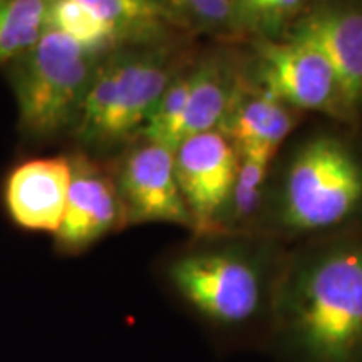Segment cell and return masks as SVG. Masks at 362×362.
I'll use <instances>...</instances> for the list:
<instances>
[{
    "instance_id": "obj_13",
    "label": "cell",
    "mask_w": 362,
    "mask_h": 362,
    "mask_svg": "<svg viewBox=\"0 0 362 362\" xmlns=\"http://www.w3.org/2000/svg\"><path fill=\"white\" fill-rule=\"evenodd\" d=\"M242 79L243 72L226 54H208L193 62L183 139L220 129Z\"/></svg>"
},
{
    "instance_id": "obj_17",
    "label": "cell",
    "mask_w": 362,
    "mask_h": 362,
    "mask_svg": "<svg viewBox=\"0 0 362 362\" xmlns=\"http://www.w3.org/2000/svg\"><path fill=\"white\" fill-rule=\"evenodd\" d=\"M47 27L67 35L98 57L123 47L112 27L99 19L79 0H49Z\"/></svg>"
},
{
    "instance_id": "obj_20",
    "label": "cell",
    "mask_w": 362,
    "mask_h": 362,
    "mask_svg": "<svg viewBox=\"0 0 362 362\" xmlns=\"http://www.w3.org/2000/svg\"><path fill=\"white\" fill-rule=\"evenodd\" d=\"M309 0H232L240 33L253 30L262 37L287 25Z\"/></svg>"
},
{
    "instance_id": "obj_11",
    "label": "cell",
    "mask_w": 362,
    "mask_h": 362,
    "mask_svg": "<svg viewBox=\"0 0 362 362\" xmlns=\"http://www.w3.org/2000/svg\"><path fill=\"white\" fill-rule=\"evenodd\" d=\"M69 183V156L35 158L16 166L4 188L13 223L33 232L56 233L64 215Z\"/></svg>"
},
{
    "instance_id": "obj_1",
    "label": "cell",
    "mask_w": 362,
    "mask_h": 362,
    "mask_svg": "<svg viewBox=\"0 0 362 362\" xmlns=\"http://www.w3.org/2000/svg\"><path fill=\"white\" fill-rule=\"evenodd\" d=\"M264 352L275 362H362V226L285 250Z\"/></svg>"
},
{
    "instance_id": "obj_10",
    "label": "cell",
    "mask_w": 362,
    "mask_h": 362,
    "mask_svg": "<svg viewBox=\"0 0 362 362\" xmlns=\"http://www.w3.org/2000/svg\"><path fill=\"white\" fill-rule=\"evenodd\" d=\"M284 37L322 54L336 78L351 123L362 115V8L324 6L288 24Z\"/></svg>"
},
{
    "instance_id": "obj_3",
    "label": "cell",
    "mask_w": 362,
    "mask_h": 362,
    "mask_svg": "<svg viewBox=\"0 0 362 362\" xmlns=\"http://www.w3.org/2000/svg\"><path fill=\"white\" fill-rule=\"evenodd\" d=\"M362 226V151L346 136L317 133L288 158L260 235L280 243Z\"/></svg>"
},
{
    "instance_id": "obj_8",
    "label": "cell",
    "mask_w": 362,
    "mask_h": 362,
    "mask_svg": "<svg viewBox=\"0 0 362 362\" xmlns=\"http://www.w3.org/2000/svg\"><path fill=\"white\" fill-rule=\"evenodd\" d=\"M124 223H170L192 232L193 223L181 197L173 151L138 139L115 175Z\"/></svg>"
},
{
    "instance_id": "obj_7",
    "label": "cell",
    "mask_w": 362,
    "mask_h": 362,
    "mask_svg": "<svg viewBox=\"0 0 362 362\" xmlns=\"http://www.w3.org/2000/svg\"><path fill=\"white\" fill-rule=\"evenodd\" d=\"M175 173L192 218V235H215L238 168V153L220 131L185 138L173 151Z\"/></svg>"
},
{
    "instance_id": "obj_9",
    "label": "cell",
    "mask_w": 362,
    "mask_h": 362,
    "mask_svg": "<svg viewBox=\"0 0 362 362\" xmlns=\"http://www.w3.org/2000/svg\"><path fill=\"white\" fill-rule=\"evenodd\" d=\"M69 160L71 183L54 240L57 252L76 255L126 223L115 176L83 153Z\"/></svg>"
},
{
    "instance_id": "obj_12",
    "label": "cell",
    "mask_w": 362,
    "mask_h": 362,
    "mask_svg": "<svg viewBox=\"0 0 362 362\" xmlns=\"http://www.w3.org/2000/svg\"><path fill=\"white\" fill-rule=\"evenodd\" d=\"M297 116L298 111L253 84L243 74L218 131L230 139L235 149L270 148L277 151L296 128Z\"/></svg>"
},
{
    "instance_id": "obj_15",
    "label": "cell",
    "mask_w": 362,
    "mask_h": 362,
    "mask_svg": "<svg viewBox=\"0 0 362 362\" xmlns=\"http://www.w3.org/2000/svg\"><path fill=\"white\" fill-rule=\"evenodd\" d=\"M112 27L123 45L163 42L166 33L181 29L158 0H79Z\"/></svg>"
},
{
    "instance_id": "obj_16",
    "label": "cell",
    "mask_w": 362,
    "mask_h": 362,
    "mask_svg": "<svg viewBox=\"0 0 362 362\" xmlns=\"http://www.w3.org/2000/svg\"><path fill=\"white\" fill-rule=\"evenodd\" d=\"M49 0H0V64L16 62L47 29Z\"/></svg>"
},
{
    "instance_id": "obj_18",
    "label": "cell",
    "mask_w": 362,
    "mask_h": 362,
    "mask_svg": "<svg viewBox=\"0 0 362 362\" xmlns=\"http://www.w3.org/2000/svg\"><path fill=\"white\" fill-rule=\"evenodd\" d=\"M192 67L193 62H188L170 81L153 107L139 139L160 144L163 148H168L170 151H175L181 143L189 86H192Z\"/></svg>"
},
{
    "instance_id": "obj_5",
    "label": "cell",
    "mask_w": 362,
    "mask_h": 362,
    "mask_svg": "<svg viewBox=\"0 0 362 362\" xmlns=\"http://www.w3.org/2000/svg\"><path fill=\"white\" fill-rule=\"evenodd\" d=\"M99 59L47 27L39 42L16 61L21 129L35 139L72 129Z\"/></svg>"
},
{
    "instance_id": "obj_4",
    "label": "cell",
    "mask_w": 362,
    "mask_h": 362,
    "mask_svg": "<svg viewBox=\"0 0 362 362\" xmlns=\"http://www.w3.org/2000/svg\"><path fill=\"white\" fill-rule=\"evenodd\" d=\"M187 64L165 40L123 45L103 56L72 126L76 138L99 149L139 139L163 90Z\"/></svg>"
},
{
    "instance_id": "obj_2",
    "label": "cell",
    "mask_w": 362,
    "mask_h": 362,
    "mask_svg": "<svg viewBox=\"0 0 362 362\" xmlns=\"http://www.w3.org/2000/svg\"><path fill=\"white\" fill-rule=\"evenodd\" d=\"M285 250L264 235H193L161 264L175 302L218 351H265Z\"/></svg>"
},
{
    "instance_id": "obj_21",
    "label": "cell",
    "mask_w": 362,
    "mask_h": 362,
    "mask_svg": "<svg viewBox=\"0 0 362 362\" xmlns=\"http://www.w3.org/2000/svg\"><path fill=\"white\" fill-rule=\"evenodd\" d=\"M359 2H361V6H362V0H359Z\"/></svg>"
},
{
    "instance_id": "obj_6",
    "label": "cell",
    "mask_w": 362,
    "mask_h": 362,
    "mask_svg": "<svg viewBox=\"0 0 362 362\" xmlns=\"http://www.w3.org/2000/svg\"><path fill=\"white\" fill-rule=\"evenodd\" d=\"M248 79L296 111H317L351 123L322 54L292 39L262 37L253 44Z\"/></svg>"
},
{
    "instance_id": "obj_14",
    "label": "cell",
    "mask_w": 362,
    "mask_h": 362,
    "mask_svg": "<svg viewBox=\"0 0 362 362\" xmlns=\"http://www.w3.org/2000/svg\"><path fill=\"white\" fill-rule=\"evenodd\" d=\"M238 168L215 235H260L267 214V176L275 149H237Z\"/></svg>"
},
{
    "instance_id": "obj_19",
    "label": "cell",
    "mask_w": 362,
    "mask_h": 362,
    "mask_svg": "<svg viewBox=\"0 0 362 362\" xmlns=\"http://www.w3.org/2000/svg\"><path fill=\"white\" fill-rule=\"evenodd\" d=\"M181 29H202L208 33L238 34L232 0H158Z\"/></svg>"
}]
</instances>
